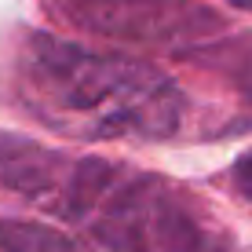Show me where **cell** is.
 Masks as SVG:
<instances>
[{
	"label": "cell",
	"instance_id": "cell-1",
	"mask_svg": "<svg viewBox=\"0 0 252 252\" xmlns=\"http://www.w3.org/2000/svg\"><path fill=\"white\" fill-rule=\"evenodd\" d=\"M0 183L110 252H230V238L176 183L121 161L0 135Z\"/></svg>",
	"mask_w": 252,
	"mask_h": 252
},
{
	"label": "cell",
	"instance_id": "cell-2",
	"mask_svg": "<svg viewBox=\"0 0 252 252\" xmlns=\"http://www.w3.org/2000/svg\"><path fill=\"white\" fill-rule=\"evenodd\" d=\"M22 99L33 117L69 139L161 143L183 128L187 95L146 59L95 51L33 33L19 59Z\"/></svg>",
	"mask_w": 252,
	"mask_h": 252
},
{
	"label": "cell",
	"instance_id": "cell-3",
	"mask_svg": "<svg viewBox=\"0 0 252 252\" xmlns=\"http://www.w3.org/2000/svg\"><path fill=\"white\" fill-rule=\"evenodd\" d=\"M63 15L102 37L168 48L220 30L216 11L183 0H63Z\"/></svg>",
	"mask_w": 252,
	"mask_h": 252
},
{
	"label": "cell",
	"instance_id": "cell-4",
	"mask_svg": "<svg viewBox=\"0 0 252 252\" xmlns=\"http://www.w3.org/2000/svg\"><path fill=\"white\" fill-rule=\"evenodd\" d=\"M0 252H88L66 230L37 220H0Z\"/></svg>",
	"mask_w": 252,
	"mask_h": 252
},
{
	"label": "cell",
	"instance_id": "cell-5",
	"mask_svg": "<svg viewBox=\"0 0 252 252\" xmlns=\"http://www.w3.org/2000/svg\"><path fill=\"white\" fill-rule=\"evenodd\" d=\"M230 183H234V190H238L241 197H249V201H252V150H245L238 161H234Z\"/></svg>",
	"mask_w": 252,
	"mask_h": 252
},
{
	"label": "cell",
	"instance_id": "cell-6",
	"mask_svg": "<svg viewBox=\"0 0 252 252\" xmlns=\"http://www.w3.org/2000/svg\"><path fill=\"white\" fill-rule=\"evenodd\" d=\"M238 88L245 92V99H252V63H245L238 69Z\"/></svg>",
	"mask_w": 252,
	"mask_h": 252
},
{
	"label": "cell",
	"instance_id": "cell-7",
	"mask_svg": "<svg viewBox=\"0 0 252 252\" xmlns=\"http://www.w3.org/2000/svg\"><path fill=\"white\" fill-rule=\"evenodd\" d=\"M230 7H238V11H249L252 15V0H227Z\"/></svg>",
	"mask_w": 252,
	"mask_h": 252
}]
</instances>
